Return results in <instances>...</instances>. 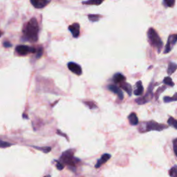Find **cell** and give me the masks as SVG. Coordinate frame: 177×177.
I'll return each mask as SVG.
<instances>
[{
    "mask_svg": "<svg viewBox=\"0 0 177 177\" xmlns=\"http://www.w3.org/2000/svg\"><path fill=\"white\" fill-rule=\"evenodd\" d=\"M39 25L35 18H32L23 28V39L25 41L36 42L38 39Z\"/></svg>",
    "mask_w": 177,
    "mask_h": 177,
    "instance_id": "6da1fadb",
    "label": "cell"
},
{
    "mask_svg": "<svg viewBox=\"0 0 177 177\" xmlns=\"http://www.w3.org/2000/svg\"><path fill=\"white\" fill-rule=\"evenodd\" d=\"M167 125H165L163 124H159V123L156 122L153 120L148 122H141L140 125H139V128L138 130L140 132H147L150 131H162L163 129L167 128Z\"/></svg>",
    "mask_w": 177,
    "mask_h": 177,
    "instance_id": "7a4b0ae2",
    "label": "cell"
},
{
    "mask_svg": "<svg viewBox=\"0 0 177 177\" xmlns=\"http://www.w3.org/2000/svg\"><path fill=\"white\" fill-rule=\"evenodd\" d=\"M147 38H148V42L150 45L157 49L158 52L160 53L161 50L162 49L163 43L157 32L154 28H149L148 31H147Z\"/></svg>",
    "mask_w": 177,
    "mask_h": 177,
    "instance_id": "3957f363",
    "label": "cell"
},
{
    "mask_svg": "<svg viewBox=\"0 0 177 177\" xmlns=\"http://www.w3.org/2000/svg\"><path fill=\"white\" fill-rule=\"evenodd\" d=\"M73 154H74L73 150H66V151L62 153L61 157H60V160H61L62 162L64 163V164L68 165L71 167H75V165L77 164L78 162H80V160L78 158H76L75 157H74Z\"/></svg>",
    "mask_w": 177,
    "mask_h": 177,
    "instance_id": "277c9868",
    "label": "cell"
},
{
    "mask_svg": "<svg viewBox=\"0 0 177 177\" xmlns=\"http://www.w3.org/2000/svg\"><path fill=\"white\" fill-rule=\"evenodd\" d=\"M15 51L17 54L21 56L26 55L28 53H34L36 52V49L33 47H29L25 45H19L16 47Z\"/></svg>",
    "mask_w": 177,
    "mask_h": 177,
    "instance_id": "5b68a950",
    "label": "cell"
},
{
    "mask_svg": "<svg viewBox=\"0 0 177 177\" xmlns=\"http://www.w3.org/2000/svg\"><path fill=\"white\" fill-rule=\"evenodd\" d=\"M152 89H153V86L152 84H150L147 92L145 94L144 97L143 98H138L136 100V102L138 103V105H143L145 103L148 102L149 100H152V97H153V93H152Z\"/></svg>",
    "mask_w": 177,
    "mask_h": 177,
    "instance_id": "8992f818",
    "label": "cell"
},
{
    "mask_svg": "<svg viewBox=\"0 0 177 177\" xmlns=\"http://www.w3.org/2000/svg\"><path fill=\"white\" fill-rule=\"evenodd\" d=\"M177 42V34H173L170 35L168 38L167 43L166 44V46H165L164 53H170L171 50L173 48L174 44H176Z\"/></svg>",
    "mask_w": 177,
    "mask_h": 177,
    "instance_id": "52a82bcc",
    "label": "cell"
},
{
    "mask_svg": "<svg viewBox=\"0 0 177 177\" xmlns=\"http://www.w3.org/2000/svg\"><path fill=\"white\" fill-rule=\"evenodd\" d=\"M68 68L71 72L78 75L82 74V68L79 64L75 63V62H69L68 63Z\"/></svg>",
    "mask_w": 177,
    "mask_h": 177,
    "instance_id": "ba28073f",
    "label": "cell"
},
{
    "mask_svg": "<svg viewBox=\"0 0 177 177\" xmlns=\"http://www.w3.org/2000/svg\"><path fill=\"white\" fill-rule=\"evenodd\" d=\"M51 1V0H31V2L35 8H42L48 5Z\"/></svg>",
    "mask_w": 177,
    "mask_h": 177,
    "instance_id": "9c48e42d",
    "label": "cell"
},
{
    "mask_svg": "<svg viewBox=\"0 0 177 177\" xmlns=\"http://www.w3.org/2000/svg\"><path fill=\"white\" fill-rule=\"evenodd\" d=\"M108 89L111 91V92L116 94V95L118 96V97L119 98L120 100H122L123 99L124 95H123V93L121 91V89H120L118 86H116L115 84H109L108 86Z\"/></svg>",
    "mask_w": 177,
    "mask_h": 177,
    "instance_id": "30bf717a",
    "label": "cell"
},
{
    "mask_svg": "<svg viewBox=\"0 0 177 177\" xmlns=\"http://www.w3.org/2000/svg\"><path fill=\"white\" fill-rule=\"evenodd\" d=\"M69 30L72 33L73 37L77 38L80 35V25L78 23H74L69 26Z\"/></svg>",
    "mask_w": 177,
    "mask_h": 177,
    "instance_id": "8fae6325",
    "label": "cell"
},
{
    "mask_svg": "<svg viewBox=\"0 0 177 177\" xmlns=\"http://www.w3.org/2000/svg\"><path fill=\"white\" fill-rule=\"evenodd\" d=\"M110 158H111L110 154H103V155L101 156V158L97 161V163H96V164L95 165V167L96 168L100 167L102 165H104L107 161H108L109 159H110Z\"/></svg>",
    "mask_w": 177,
    "mask_h": 177,
    "instance_id": "7c38bea8",
    "label": "cell"
},
{
    "mask_svg": "<svg viewBox=\"0 0 177 177\" xmlns=\"http://www.w3.org/2000/svg\"><path fill=\"white\" fill-rule=\"evenodd\" d=\"M143 91H144V88H143V84H142V82L139 80L136 82V89L134 91V95L136 96H140L142 95Z\"/></svg>",
    "mask_w": 177,
    "mask_h": 177,
    "instance_id": "4fadbf2b",
    "label": "cell"
},
{
    "mask_svg": "<svg viewBox=\"0 0 177 177\" xmlns=\"http://www.w3.org/2000/svg\"><path fill=\"white\" fill-rule=\"evenodd\" d=\"M120 84V87H121L123 90H125L127 93H128V95L129 96H131L132 94V87L131 86V84L125 82H122Z\"/></svg>",
    "mask_w": 177,
    "mask_h": 177,
    "instance_id": "5bb4252c",
    "label": "cell"
},
{
    "mask_svg": "<svg viewBox=\"0 0 177 177\" xmlns=\"http://www.w3.org/2000/svg\"><path fill=\"white\" fill-rule=\"evenodd\" d=\"M128 120L129 123L131 125H137L138 124V118L135 113H131L128 116Z\"/></svg>",
    "mask_w": 177,
    "mask_h": 177,
    "instance_id": "9a60e30c",
    "label": "cell"
},
{
    "mask_svg": "<svg viewBox=\"0 0 177 177\" xmlns=\"http://www.w3.org/2000/svg\"><path fill=\"white\" fill-rule=\"evenodd\" d=\"M125 79H126V78L122 73H116L113 77V80L115 83H121L122 82H125Z\"/></svg>",
    "mask_w": 177,
    "mask_h": 177,
    "instance_id": "2e32d148",
    "label": "cell"
},
{
    "mask_svg": "<svg viewBox=\"0 0 177 177\" xmlns=\"http://www.w3.org/2000/svg\"><path fill=\"white\" fill-rule=\"evenodd\" d=\"M177 69V64L174 62H170L167 68V73L168 75H172V73L175 72Z\"/></svg>",
    "mask_w": 177,
    "mask_h": 177,
    "instance_id": "e0dca14e",
    "label": "cell"
},
{
    "mask_svg": "<svg viewBox=\"0 0 177 177\" xmlns=\"http://www.w3.org/2000/svg\"><path fill=\"white\" fill-rule=\"evenodd\" d=\"M104 0H88L87 1H83L82 4H87V5H100Z\"/></svg>",
    "mask_w": 177,
    "mask_h": 177,
    "instance_id": "ac0fdd59",
    "label": "cell"
},
{
    "mask_svg": "<svg viewBox=\"0 0 177 177\" xmlns=\"http://www.w3.org/2000/svg\"><path fill=\"white\" fill-rule=\"evenodd\" d=\"M167 123L168 125H170V126H172L174 128L177 129V120L174 119V118L170 117L169 119L167 120Z\"/></svg>",
    "mask_w": 177,
    "mask_h": 177,
    "instance_id": "d6986e66",
    "label": "cell"
},
{
    "mask_svg": "<svg viewBox=\"0 0 177 177\" xmlns=\"http://www.w3.org/2000/svg\"><path fill=\"white\" fill-rule=\"evenodd\" d=\"M169 174L171 177H177V165H174L170 170Z\"/></svg>",
    "mask_w": 177,
    "mask_h": 177,
    "instance_id": "ffe728a7",
    "label": "cell"
},
{
    "mask_svg": "<svg viewBox=\"0 0 177 177\" xmlns=\"http://www.w3.org/2000/svg\"><path fill=\"white\" fill-rule=\"evenodd\" d=\"M163 83L165 84L166 85H168V86H170V87H174V82L172 81V78L170 77L165 78L164 80H163Z\"/></svg>",
    "mask_w": 177,
    "mask_h": 177,
    "instance_id": "44dd1931",
    "label": "cell"
},
{
    "mask_svg": "<svg viewBox=\"0 0 177 177\" xmlns=\"http://www.w3.org/2000/svg\"><path fill=\"white\" fill-rule=\"evenodd\" d=\"M163 100H164L165 102H172V101H176L177 100V93H176L174 94L173 97L170 98V97H168V96H165L163 98Z\"/></svg>",
    "mask_w": 177,
    "mask_h": 177,
    "instance_id": "7402d4cb",
    "label": "cell"
},
{
    "mask_svg": "<svg viewBox=\"0 0 177 177\" xmlns=\"http://www.w3.org/2000/svg\"><path fill=\"white\" fill-rule=\"evenodd\" d=\"M89 19L90 21L95 22H98V20L100 19L101 16L99 15H89Z\"/></svg>",
    "mask_w": 177,
    "mask_h": 177,
    "instance_id": "603a6c76",
    "label": "cell"
},
{
    "mask_svg": "<svg viewBox=\"0 0 177 177\" xmlns=\"http://www.w3.org/2000/svg\"><path fill=\"white\" fill-rule=\"evenodd\" d=\"M163 3L167 7H173L175 4V0H163Z\"/></svg>",
    "mask_w": 177,
    "mask_h": 177,
    "instance_id": "cb8c5ba5",
    "label": "cell"
},
{
    "mask_svg": "<svg viewBox=\"0 0 177 177\" xmlns=\"http://www.w3.org/2000/svg\"><path fill=\"white\" fill-rule=\"evenodd\" d=\"M34 148L37 149L38 150H40V151H42L44 153H48L51 150V148L50 147H33Z\"/></svg>",
    "mask_w": 177,
    "mask_h": 177,
    "instance_id": "d4e9b609",
    "label": "cell"
},
{
    "mask_svg": "<svg viewBox=\"0 0 177 177\" xmlns=\"http://www.w3.org/2000/svg\"><path fill=\"white\" fill-rule=\"evenodd\" d=\"M10 145H11L10 143L0 140V147H1V148H5V147H8L10 146Z\"/></svg>",
    "mask_w": 177,
    "mask_h": 177,
    "instance_id": "484cf974",
    "label": "cell"
},
{
    "mask_svg": "<svg viewBox=\"0 0 177 177\" xmlns=\"http://www.w3.org/2000/svg\"><path fill=\"white\" fill-rule=\"evenodd\" d=\"M85 105H87L90 109L96 108V105L93 102H85Z\"/></svg>",
    "mask_w": 177,
    "mask_h": 177,
    "instance_id": "4316f807",
    "label": "cell"
},
{
    "mask_svg": "<svg viewBox=\"0 0 177 177\" xmlns=\"http://www.w3.org/2000/svg\"><path fill=\"white\" fill-rule=\"evenodd\" d=\"M173 149L174 153H175L176 156H177V138L174 139L173 141Z\"/></svg>",
    "mask_w": 177,
    "mask_h": 177,
    "instance_id": "83f0119b",
    "label": "cell"
},
{
    "mask_svg": "<svg viewBox=\"0 0 177 177\" xmlns=\"http://www.w3.org/2000/svg\"><path fill=\"white\" fill-rule=\"evenodd\" d=\"M42 54H43V49H42V48H40L39 50H37V56H36L37 59H39V58L42 55Z\"/></svg>",
    "mask_w": 177,
    "mask_h": 177,
    "instance_id": "f1b7e54d",
    "label": "cell"
},
{
    "mask_svg": "<svg viewBox=\"0 0 177 177\" xmlns=\"http://www.w3.org/2000/svg\"><path fill=\"white\" fill-rule=\"evenodd\" d=\"M56 167H57L58 170H62L64 168V165L62 164V163L58 162V161H56Z\"/></svg>",
    "mask_w": 177,
    "mask_h": 177,
    "instance_id": "f546056e",
    "label": "cell"
},
{
    "mask_svg": "<svg viewBox=\"0 0 177 177\" xmlns=\"http://www.w3.org/2000/svg\"><path fill=\"white\" fill-rule=\"evenodd\" d=\"M3 45L4 47H6V48H8V47H10L11 46H12L10 42H4Z\"/></svg>",
    "mask_w": 177,
    "mask_h": 177,
    "instance_id": "4dcf8cb0",
    "label": "cell"
},
{
    "mask_svg": "<svg viewBox=\"0 0 177 177\" xmlns=\"http://www.w3.org/2000/svg\"><path fill=\"white\" fill-rule=\"evenodd\" d=\"M2 34H3V33H2L1 31H0V37H1V35H2Z\"/></svg>",
    "mask_w": 177,
    "mask_h": 177,
    "instance_id": "1f68e13d",
    "label": "cell"
},
{
    "mask_svg": "<svg viewBox=\"0 0 177 177\" xmlns=\"http://www.w3.org/2000/svg\"><path fill=\"white\" fill-rule=\"evenodd\" d=\"M44 177H51V176H50V175H47V176H44Z\"/></svg>",
    "mask_w": 177,
    "mask_h": 177,
    "instance_id": "d6a6232c",
    "label": "cell"
}]
</instances>
